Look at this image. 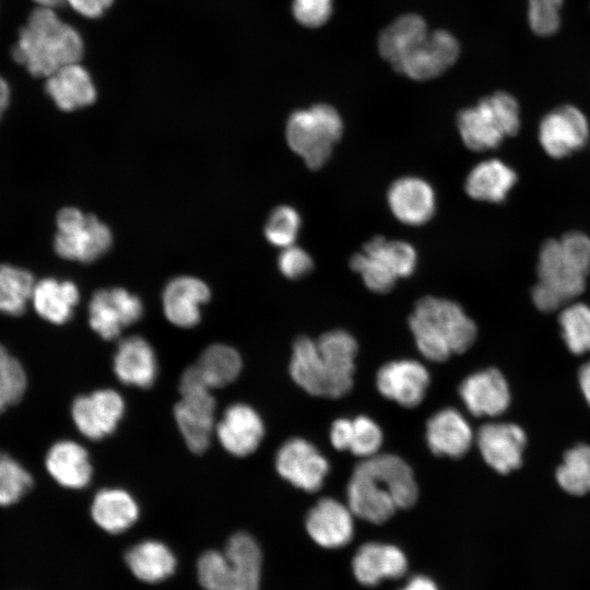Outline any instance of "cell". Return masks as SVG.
I'll use <instances>...</instances> for the list:
<instances>
[{"mask_svg":"<svg viewBox=\"0 0 590 590\" xmlns=\"http://www.w3.org/2000/svg\"><path fill=\"white\" fill-rule=\"evenodd\" d=\"M347 506L354 516L380 524L397 508H410L418 488L409 464L396 455H375L358 463L346 487Z\"/></svg>","mask_w":590,"mask_h":590,"instance_id":"obj_1","label":"cell"},{"mask_svg":"<svg viewBox=\"0 0 590 590\" xmlns=\"http://www.w3.org/2000/svg\"><path fill=\"white\" fill-rule=\"evenodd\" d=\"M357 343L346 331L323 333L317 341L300 337L293 345L292 379L307 393L337 399L353 387Z\"/></svg>","mask_w":590,"mask_h":590,"instance_id":"obj_2","label":"cell"},{"mask_svg":"<svg viewBox=\"0 0 590 590\" xmlns=\"http://www.w3.org/2000/svg\"><path fill=\"white\" fill-rule=\"evenodd\" d=\"M590 272V238L570 232L550 239L541 247L538 259V283L532 300L542 311H554L579 296Z\"/></svg>","mask_w":590,"mask_h":590,"instance_id":"obj_3","label":"cell"},{"mask_svg":"<svg viewBox=\"0 0 590 590\" xmlns=\"http://www.w3.org/2000/svg\"><path fill=\"white\" fill-rule=\"evenodd\" d=\"M83 40L52 9H35L20 30L12 50L14 60L32 75L47 78L63 66L79 62Z\"/></svg>","mask_w":590,"mask_h":590,"instance_id":"obj_4","label":"cell"},{"mask_svg":"<svg viewBox=\"0 0 590 590\" xmlns=\"http://www.w3.org/2000/svg\"><path fill=\"white\" fill-rule=\"evenodd\" d=\"M409 326L422 355L434 362L463 353L476 338L474 321L459 304L433 296L417 300Z\"/></svg>","mask_w":590,"mask_h":590,"instance_id":"obj_5","label":"cell"},{"mask_svg":"<svg viewBox=\"0 0 590 590\" xmlns=\"http://www.w3.org/2000/svg\"><path fill=\"white\" fill-rule=\"evenodd\" d=\"M457 123L461 139L470 150L496 149L506 137L518 132L519 105L509 93L496 92L482 98L474 107L461 110Z\"/></svg>","mask_w":590,"mask_h":590,"instance_id":"obj_6","label":"cell"},{"mask_svg":"<svg viewBox=\"0 0 590 590\" xmlns=\"http://www.w3.org/2000/svg\"><path fill=\"white\" fill-rule=\"evenodd\" d=\"M343 122L338 110L328 104H316L294 111L286 123V140L310 169H319L331 156L340 140Z\"/></svg>","mask_w":590,"mask_h":590,"instance_id":"obj_7","label":"cell"},{"mask_svg":"<svg viewBox=\"0 0 590 590\" xmlns=\"http://www.w3.org/2000/svg\"><path fill=\"white\" fill-rule=\"evenodd\" d=\"M416 261V251L410 244L376 236L364 245L362 252L352 256L350 266L370 291L387 293L399 278L414 272Z\"/></svg>","mask_w":590,"mask_h":590,"instance_id":"obj_8","label":"cell"},{"mask_svg":"<svg viewBox=\"0 0 590 590\" xmlns=\"http://www.w3.org/2000/svg\"><path fill=\"white\" fill-rule=\"evenodd\" d=\"M56 224L54 249L63 259L93 262L111 246L113 236L108 226L96 216L85 214L76 208L61 209Z\"/></svg>","mask_w":590,"mask_h":590,"instance_id":"obj_9","label":"cell"},{"mask_svg":"<svg viewBox=\"0 0 590 590\" xmlns=\"http://www.w3.org/2000/svg\"><path fill=\"white\" fill-rule=\"evenodd\" d=\"M70 412L82 436L102 440L118 428L126 413V401L117 390L103 388L76 397Z\"/></svg>","mask_w":590,"mask_h":590,"instance_id":"obj_10","label":"cell"},{"mask_svg":"<svg viewBox=\"0 0 590 590\" xmlns=\"http://www.w3.org/2000/svg\"><path fill=\"white\" fill-rule=\"evenodd\" d=\"M141 299L121 287L96 291L88 303V324L102 339H117L122 330L141 319Z\"/></svg>","mask_w":590,"mask_h":590,"instance_id":"obj_11","label":"cell"},{"mask_svg":"<svg viewBox=\"0 0 590 590\" xmlns=\"http://www.w3.org/2000/svg\"><path fill=\"white\" fill-rule=\"evenodd\" d=\"M216 402L209 389L180 393L174 406V418L187 448L203 453L214 437Z\"/></svg>","mask_w":590,"mask_h":590,"instance_id":"obj_12","label":"cell"},{"mask_svg":"<svg viewBox=\"0 0 590 590\" xmlns=\"http://www.w3.org/2000/svg\"><path fill=\"white\" fill-rule=\"evenodd\" d=\"M275 469L282 479L311 493L322 486L329 472V463L314 445L295 437L279 448Z\"/></svg>","mask_w":590,"mask_h":590,"instance_id":"obj_13","label":"cell"},{"mask_svg":"<svg viewBox=\"0 0 590 590\" xmlns=\"http://www.w3.org/2000/svg\"><path fill=\"white\" fill-rule=\"evenodd\" d=\"M264 433L259 412L247 403L235 402L216 421L214 436L227 453L243 458L259 448Z\"/></svg>","mask_w":590,"mask_h":590,"instance_id":"obj_14","label":"cell"},{"mask_svg":"<svg viewBox=\"0 0 590 590\" xmlns=\"http://www.w3.org/2000/svg\"><path fill=\"white\" fill-rule=\"evenodd\" d=\"M589 132L583 113L573 105H562L541 120L539 141L550 156L562 158L580 150L588 141Z\"/></svg>","mask_w":590,"mask_h":590,"instance_id":"obj_15","label":"cell"},{"mask_svg":"<svg viewBox=\"0 0 590 590\" xmlns=\"http://www.w3.org/2000/svg\"><path fill=\"white\" fill-rule=\"evenodd\" d=\"M458 40L445 30H436L393 67L413 80L424 81L441 74L459 57Z\"/></svg>","mask_w":590,"mask_h":590,"instance_id":"obj_16","label":"cell"},{"mask_svg":"<svg viewBox=\"0 0 590 590\" xmlns=\"http://www.w3.org/2000/svg\"><path fill=\"white\" fill-rule=\"evenodd\" d=\"M379 392L405 408L416 406L425 397L429 374L418 362L401 359L381 366L376 376Z\"/></svg>","mask_w":590,"mask_h":590,"instance_id":"obj_17","label":"cell"},{"mask_svg":"<svg viewBox=\"0 0 590 590\" xmlns=\"http://www.w3.org/2000/svg\"><path fill=\"white\" fill-rule=\"evenodd\" d=\"M476 442L485 462L505 474L521 465L527 438L516 424L487 423L480 427Z\"/></svg>","mask_w":590,"mask_h":590,"instance_id":"obj_18","label":"cell"},{"mask_svg":"<svg viewBox=\"0 0 590 590\" xmlns=\"http://www.w3.org/2000/svg\"><path fill=\"white\" fill-rule=\"evenodd\" d=\"M113 371L126 386L148 389L158 376L157 355L152 344L142 337L121 339L113 356Z\"/></svg>","mask_w":590,"mask_h":590,"instance_id":"obj_19","label":"cell"},{"mask_svg":"<svg viewBox=\"0 0 590 590\" xmlns=\"http://www.w3.org/2000/svg\"><path fill=\"white\" fill-rule=\"evenodd\" d=\"M305 526L312 541L324 548L342 547L354 535L353 512L331 497H323L309 510Z\"/></svg>","mask_w":590,"mask_h":590,"instance_id":"obj_20","label":"cell"},{"mask_svg":"<svg viewBox=\"0 0 590 590\" xmlns=\"http://www.w3.org/2000/svg\"><path fill=\"white\" fill-rule=\"evenodd\" d=\"M211 297L209 286L200 279L178 276L168 282L162 295L163 311L174 326L188 329L201 319V306Z\"/></svg>","mask_w":590,"mask_h":590,"instance_id":"obj_21","label":"cell"},{"mask_svg":"<svg viewBox=\"0 0 590 590\" xmlns=\"http://www.w3.org/2000/svg\"><path fill=\"white\" fill-rule=\"evenodd\" d=\"M459 394L475 416H497L510 403V392L504 375L487 368L468 376L460 385Z\"/></svg>","mask_w":590,"mask_h":590,"instance_id":"obj_22","label":"cell"},{"mask_svg":"<svg viewBox=\"0 0 590 590\" xmlns=\"http://www.w3.org/2000/svg\"><path fill=\"white\" fill-rule=\"evenodd\" d=\"M356 580L374 587L385 579H398L408 570V558L396 545L378 542L363 544L352 560Z\"/></svg>","mask_w":590,"mask_h":590,"instance_id":"obj_23","label":"cell"},{"mask_svg":"<svg viewBox=\"0 0 590 590\" xmlns=\"http://www.w3.org/2000/svg\"><path fill=\"white\" fill-rule=\"evenodd\" d=\"M388 204L399 221L417 226L434 215L436 198L434 189L427 181L420 177L405 176L390 186Z\"/></svg>","mask_w":590,"mask_h":590,"instance_id":"obj_24","label":"cell"},{"mask_svg":"<svg viewBox=\"0 0 590 590\" xmlns=\"http://www.w3.org/2000/svg\"><path fill=\"white\" fill-rule=\"evenodd\" d=\"M45 465L49 475L62 487L82 489L93 477V464L87 450L79 442L63 439L47 451Z\"/></svg>","mask_w":590,"mask_h":590,"instance_id":"obj_25","label":"cell"},{"mask_svg":"<svg viewBox=\"0 0 590 590\" xmlns=\"http://www.w3.org/2000/svg\"><path fill=\"white\" fill-rule=\"evenodd\" d=\"M45 91L55 105L72 111L92 105L96 90L91 75L80 62L61 67L46 78Z\"/></svg>","mask_w":590,"mask_h":590,"instance_id":"obj_26","label":"cell"},{"mask_svg":"<svg viewBox=\"0 0 590 590\" xmlns=\"http://www.w3.org/2000/svg\"><path fill=\"white\" fill-rule=\"evenodd\" d=\"M472 440L469 423L455 409L438 411L426 424V441L435 455L459 458L470 449Z\"/></svg>","mask_w":590,"mask_h":590,"instance_id":"obj_27","label":"cell"},{"mask_svg":"<svg viewBox=\"0 0 590 590\" xmlns=\"http://www.w3.org/2000/svg\"><path fill=\"white\" fill-rule=\"evenodd\" d=\"M91 516L101 529L117 534L137 522L140 507L129 491L117 486L104 487L94 495Z\"/></svg>","mask_w":590,"mask_h":590,"instance_id":"obj_28","label":"cell"},{"mask_svg":"<svg viewBox=\"0 0 590 590\" xmlns=\"http://www.w3.org/2000/svg\"><path fill=\"white\" fill-rule=\"evenodd\" d=\"M228 590H259L262 554L257 541L246 532L233 534L225 546Z\"/></svg>","mask_w":590,"mask_h":590,"instance_id":"obj_29","label":"cell"},{"mask_svg":"<svg viewBox=\"0 0 590 590\" xmlns=\"http://www.w3.org/2000/svg\"><path fill=\"white\" fill-rule=\"evenodd\" d=\"M79 299V288L72 281L54 278L36 282L31 297L37 315L55 324H62L71 319Z\"/></svg>","mask_w":590,"mask_h":590,"instance_id":"obj_30","label":"cell"},{"mask_svg":"<svg viewBox=\"0 0 590 590\" xmlns=\"http://www.w3.org/2000/svg\"><path fill=\"white\" fill-rule=\"evenodd\" d=\"M330 440L338 450H349L364 459L378 453L382 444L380 427L369 417L338 418L330 428Z\"/></svg>","mask_w":590,"mask_h":590,"instance_id":"obj_31","label":"cell"},{"mask_svg":"<svg viewBox=\"0 0 590 590\" xmlns=\"http://www.w3.org/2000/svg\"><path fill=\"white\" fill-rule=\"evenodd\" d=\"M517 181L512 168L499 160H487L475 165L465 180L467 193L479 201L503 202Z\"/></svg>","mask_w":590,"mask_h":590,"instance_id":"obj_32","label":"cell"},{"mask_svg":"<svg viewBox=\"0 0 590 590\" xmlns=\"http://www.w3.org/2000/svg\"><path fill=\"white\" fill-rule=\"evenodd\" d=\"M126 563L132 574L144 582H160L176 569V557L163 542L142 541L126 553Z\"/></svg>","mask_w":590,"mask_h":590,"instance_id":"obj_33","label":"cell"},{"mask_svg":"<svg viewBox=\"0 0 590 590\" xmlns=\"http://www.w3.org/2000/svg\"><path fill=\"white\" fill-rule=\"evenodd\" d=\"M194 366L205 386L212 390L228 386L240 376L243 358L235 347L213 343L201 352Z\"/></svg>","mask_w":590,"mask_h":590,"instance_id":"obj_34","label":"cell"},{"mask_svg":"<svg viewBox=\"0 0 590 590\" xmlns=\"http://www.w3.org/2000/svg\"><path fill=\"white\" fill-rule=\"evenodd\" d=\"M426 35V23L420 15L404 14L380 33L379 54L396 67Z\"/></svg>","mask_w":590,"mask_h":590,"instance_id":"obj_35","label":"cell"},{"mask_svg":"<svg viewBox=\"0 0 590 590\" xmlns=\"http://www.w3.org/2000/svg\"><path fill=\"white\" fill-rule=\"evenodd\" d=\"M33 274L21 267L0 264V312L22 315L31 302L35 285Z\"/></svg>","mask_w":590,"mask_h":590,"instance_id":"obj_36","label":"cell"},{"mask_svg":"<svg viewBox=\"0 0 590 590\" xmlns=\"http://www.w3.org/2000/svg\"><path fill=\"white\" fill-rule=\"evenodd\" d=\"M559 486L571 495H585L590 492V446L577 445L564 455L562 464L556 470Z\"/></svg>","mask_w":590,"mask_h":590,"instance_id":"obj_37","label":"cell"},{"mask_svg":"<svg viewBox=\"0 0 590 590\" xmlns=\"http://www.w3.org/2000/svg\"><path fill=\"white\" fill-rule=\"evenodd\" d=\"M558 320L569 351L578 355L590 352V307L581 303L569 305Z\"/></svg>","mask_w":590,"mask_h":590,"instance_id":"obj_38","label":"cell"},{"mask_svg":"<svg viewBox=\"0 0 590 590\" xmlns=\"http://www.w3.org/2000/svg\"><path fill=\"white\" fill-rule=\"evenodd\" d=\"M26 386L21 363L0 344V413L22 399Z\"/></svg>","mask_w":590,"mask_h":590,"instance_id":"obj_39","label":"cell"},{"mask_svg":"<svg viewBox=\"0 0 590 590\" xmlns=\"http://www.w3.org/2000/svg\"><path fill=\"white\" fill-rule=\"evenodd\" d=\"M32 485L31 474L16 460L0 451V506L15 504Z\"/></svg>","mask_w":590,"mask_h":590,"instance_id":"obj_40","label":"cell"},{"mask_svg":"<svg viewBox=\"0 0 590 590\" xmlns=\"http://www.w3.org/2000/svg\"><path fill=\"white\" fill-rule=\"evenodd\" d=\"M300 228V216L288 205L275 208L267 221L264 235L268 241L278 247L294 244Z\"/></svg>","mask_w":590,"mask_h":590,"instance_id":"obj_41","label":"cell"},{"mask_svg":"<svg viewBox=\"0 0 590 590\" xmlns=\"http://www.w3.org/2000/svg\"><path fill=\"white\" fill-rule=\"evenodd\" d=\"M198 578L205 590H228V563L224 552L203 553L198 560Z\"/></svg>","mask_w":590,"mask_h":590,"instance_id":"obj_42","label":"cell"},{"mask_svg":"<svg viewBox=\"0 0 590 590\" xmlns=\"http://www.w3.org/2000/svg\"><path fill=\"white\" fill-rule=\"evenodd\" d=\"M562 4L563 0H528V21L531 30L540 36L554 34L560 24Z\"/></svg>","mask_w":590,"mask_h":590,"instance_id":"obj_43","label":"cell"},{"mask_svg":"<svg viewBox=\"0 0 590 590\" xmlns=\"http://www.w3.org/2000/svg\"><path fill=\"white\" fill-rule=\"evenodd\" d=\"M278 267L287 279L298 280L312 270L314 261L303 248L291 245L280 253Z\"/></svg>","mask_w":590,"mask_h":590,"instance_id":"obj_44","label":"cell"},{"mask_svg":"<svg viewBox=\"0 0 590 590\" xmlns=\"http://www.w3.org/2000/svg\"><path fill=\"white\" fill-rule=\"evenodd\" d=\"M331 0H295L293 14L303 25L318 27L324 24L331 15Z\"/></svg>","mask_w":590,"mask_h":590,"instance_id":"obj_45","label":"cell"},{"mask_svg":"<svg viewBox=\"0 0 590 590\" xmlns=\"http://www.w3.org/2000/svg\"><path fill=\"white\" fill-rule=\"evenodd\" d=\"M114 0H67V3L79 14L85 17L101 16Z\"/></svg>","mask_w":590,"mask_h":590,"instance_id":"obj_46","label":"cell"},{"mask_svg":"<svg viewBox=\"0 0 590 590\" xmlns=\"http://www.w3.org/2000/svg\"><path fill=\"white\" fill-rule=\"evenodd\" d=\"M401 590H439V588L430 578L416 575L410 578Z\"/></svg>","mask_w":590,"mask_h":590,"instance_id":"obj_47","label":"cell"},{"mask_svg":"<svg viewBox=\"0 0 590 590\" xmlns=\"http://www.w3.org/2000/svg\"><path fill=\"white\" fill-rule=\"evenodd\" d=\"M578 379L583 397L590 405V362L580 367Z\"/></svg>","mask_w":590,"mask_h":590,"instance_id":"obj_48","label":"cell"},{"mask_svg":"<svg viewBox=\"0 0 590 590\" xmlns=\"http://www.w3.org/2000/svg\"><path fill=\"white\" fill-rule=\"evenodd\" d=\"M11 90L7 81L0 76V119L10 104Z\"/></svg>","mask_w":590,"mask_h":590,"instance_id":"obj_49","label":"cell"},{"mask_svg":"<svg viewBox=\"0 0 590 590\" xmlns=\"http://www.w3.org/2000/svg\"><path fill=\"white\" fill-rule=\"evenodd\" d=\"M40 8L55 9L62 5L67 0H34Z\"/></svg>","mask_w":590,"mask_h":590,"instance_id":"obj_50","label":"cell"}]
</instances>
